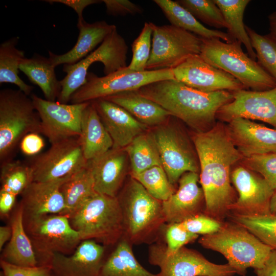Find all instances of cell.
Returning a JSON list of instances; mask_svg holds the SVG:
<instances>
[{"label":"cell","instance_id":"cell-1","mask_svg":"<svg viewBox=\"0 0 276 276\" xmlns=\"http://www.w3.org/2000/svg\"><path fill=\"white\" fill-rule=\"evenodd\" d=\"M221 125L196 133L193 143L199 162L204 214L224 222L237 199L231 185V168L243 157Z\"/></svg>","mask_w":276,"mask_h":276},{"label":"cell","instance_id":"cell-2","mask_svg":"<svg viewBox=\"0 0 276 276\" xmlns=\"http://www.w3.org/2000/svg\"><path fill=\"white\" fill-rule=\"evenodd\" d=\"M135 91L198 130L212 125L219 109L233 100L232 91L203 92L175 80L153 82Z\"/></svg>","mask_w":276,"mask_h":276},{"label":"cell","instance_id":"cell-3","mask_svg":"<svg viewBox=\"0 0 276 276\" xmlns=\"http://www.w3.org/2000/svg\"><path fill=\"white\" fill-rule=\"evenodd\" d=\"M117 197L123 216V237L132 245L152 244L157 240L166 223L162 202L131 176Z\"/></svg>","mask_w":276,"mask_h":276},{"label":"cell","instance_id":"cell-4","mask_svg":"<svg viewBox=\"0 0 276 276\" xmlns=\"http://www.w3.org/2000/svg\"><path fill=\"white\" fill-rule=\"evenodd\" d=\"M198 243L222 255L241 276H246L249 268H262L272 250L246 228L229 220L223 222L217 232L202 236Z\"/></svg>","mask_w":276,"mask_h":276},{"label":"cell","instance_id":"cell-5","mask_svg":"<svg viewBox=\"0 0 276 276\" xmlns=\"http://www.w3.org/2000/svg\"><path fill=\"white\" fill-rule=\"evenodd\" d=\"M82 241L93 240L105 246L123 237V216L117 197L96 193L67 216Z\"/></svg>","mask_w":276,"mask_h":276},{"label":"cell","instance_id":"cell-6","mask_svg":"<svg viewBox=\"0 0 276 276\" xmlns=\"http://www.w3.org/2000/svg\"><path fill=\"white\" fill-rule=\"evenodd\" d=\"M41 133V120L31 97L9 88L0 91V162L12 159L22 138Z\"/></svg>","mask_w":276,"mask_h":276},{"label":"cell","instance_id":"cell-7","mask_svg":"<svg viewBox=\"0 0 276 276\" xmlns=\"http://www.w3.org/2000/svg\"><path fill=\"white\" fill-rule=\"evenodd\" d=\"M200 56L207 63L222 70L253 91L274 88L276 81L256 60L244 53L238 40L223 42L220 39L201 38Z\"/></svg>","mask_w":276,"mask_h":276},{"label":"cell","instance_id":"cell-8","mask_svg":"<svg viewBox=\"0 0 276 276\" xmlns=\"http://www.w3.org/2000/svg\"><path fill=\"white\" fill-rule=\"evenodd\" d=\"M24 224L38 266H46L50 257L55 253L73 254L82 241L66 215L50 214L24 217Z\"/></svg>","mask_w":276,"mask_h":276},{"label":"cell","instance_id":"cell-9","mask_svg":"<svg viewBox=\"0 0 276 276\" xmlns=\"http://www.w3.org/2000/svg\"><path fill=\"white\" fill-rule=\"evenodd\" d=\"M127 43L116 28L86 57L75 64L63 65L66 75L60 80L61 89L57 101L62 104L70 101L72 95L85 83L88 69L94 62L103 64L105 75L127 66Z\"/></svg>","mask_w":276,"mask_h":276},{"label":"cell","instance_id":"cell-10","mask_svg":"<svg viewBox=\"0 0 276 276\" xmlns=\"http://www.w3.org/2000/svg\"><path fill=\"white\" fill-rule=\"evenodd\" d=\"M165 80H174L172 69L136 72L127 66L103 77L88 72L85 83L72 95L70 102H91Z\"/></svg>","mask_w":276,"mask_h":276},{"label":"cell","instance_id":"cell-11","mask_svg":"<svg viewBox=\"0 0 276 276\" xmlns=\"http://www.w3.org/2000/svg\"><path fill=\"white\" fill-rule=\"evenodd\" d=\"M150 24L152 47L146 71L173 69L189 57L200 55L201 37L171 25Z\"/></svg>","mask_w":276,"mask_h":276},{"label":"cell","instance_id":"cell-12","mask_svg":"<svg viewBox=\"0 0 276 276\" xmlns=\"http://www.w3.org/2000/svg\"><path fill=\"white\" fill-rule=\"evenodd\" d=\"M148 259L151 264L159 268V276H233L236 274L227 263H214L198 251L185 246L175 252L167 254L163 242L150 245Z\"/></svg>","mask_w":276,"mask_h":276},{"label":"cell","instance_id":"cell-13","mask_svg":"<svg viewBox=\"0 0 276 276\" xmlns=\"http://www.w3.org/2000/svg\"><path fill=\"white\" fill-rule=\"evenodd\" d=\"M78 137L52 144L45 152L33 156L29 163L33 181H47L72 175L87 165Z\"/></svg>","mask_w":276,"mask_h":276},{"label":"cell","instance_id":"cell-14","mask_svg":"<svg viewBox=\"0 0 276 276\" xmlns=\"http://www.w3.org/2000/svg\"><path fill=\"white\" fill-rule=\"evenodd\" d=\"M30 97L41 120V133L51 144L80 135L83 113L90 102L68 104L48 101L34 94Z\"/></svg>","mask_w":276,"mask_h":276},{"label":"cell","instance_id":"cell-15","mask_svg":"<svg viewBox=\"0 0 276 276\" xmlns=\"http://www.w3.org/2000/svg\"><path fill=\"white\" fill-rule=\"evenodd\" d=\"M152 134L158 151L162 166L173 186L185 173H198L196 158L179 131L170 126L157 128Z\"/></svg>","mask_w":276,"mask_h":276},{"label":"cell","instance_id":"cell-16","mask_svg":"<svg viewBox=\"0 0 276 276\" xmlns=\"http://www.w3.org/2000/svg\"><path fill=\"white\" fill-rule=\"evenodd\" d=\"M172 72L175 80L203 92L246 89L237 79L209 64L200 55L189 57Z\"/></svg>","mask_w":276,"mask_h":276},{"label":"cell","instance_id":"cell-17","mask_svg":"<svg viewBox=\"0 0 276 276\" xmlns=\"http://www.w3.org/2000/svg\"><path fill=\"white\" fill-rule=\"evenodd\" d=\"M231 179L238 196L229 213L270 214V200L275 190L262 176L245 167L239 166L232 171Z\"/></svg>","mask_w":276,"mask_h":276},{"label":"cell","instance_id":"cell-18","mask_svg":"<svg viewBox=\"0 0 276 276\" xmlns=\"http://www.w3.org/2000/svg\"><path fill=\"white\" fill-rule=\"evenodd\" d=\"M232 92L233 100L221 107L216 117L228 122L237 118L261 121L276 129V86L264 91Z\"/></svg>","mask_w":276,"mask_h":276},{"label":"cell","instance_id":"cell-19","mask_svg":"<svg viewBox=\"0 0 276 276\" xmlns=\"http://www.w3.org/2000/svg\"><path fill=\"white\" fill-rule=\"evenodd\" d=\"M106 246L93 240L82 241L71 255H52L46 264L55 276H99Z\"/></svg>","mask_w":276,"mask_h":276},{"label":"cell","instance_id":"cell-20","mask_svg":"<svg viewBox=\"0 0 276 276\" xmlns=\"http://www.w3.org/2000/svg\"><path fill=\"white\" fill-rule=\"evenodd\" d=\"M199 179L198 173H184L178 182V189L169 199L162 202L166 223H180L204 213V195L198 184Z\"/></svg>","mask_w":276,"mask_h":276},{"label":"cell","instance_id":"cell-21","mask_svg":"<svg viewBox=\"0 0 276 276\" xmlns=\"http://www.w3.org/2000/svg\"><path fill=\"white\" fill-rule=\"evenodd\" d=\"M243 157L276 153V129L251 120L237 118L228 122L226 128Z\"/></svg>","mask_w":276,"mask_h":276},{"label":"cell","instance_id":"cell-22","mask_svg":"<svg viewBox=\"0 0 276 276\" xmlns=\"http://www.w3.org/2000/svg\"><path fill=\"white\" fill-rule=\"evenodd\" d=\"M128 155L124 149L112 147L87 162L94 180L95 191L116 197L123 187L127 174Z\"/></svg>","mask_w":276,"mask_h":276},{"label":"cell","instance_id":"cell-23","mask_svg":"<svg viewBox=\"0 0 276 276\" xmlns=\"http://www.w3.org/2000/svg\"><path fill=\"white\" fill-rule=\"evenodd\" d=\"M113 142V148L124 149L147 126L118 105L104 99L91 102Z\"/></svg>","mask_w":276,"mask_h":276},{"label":"cell","instance_id":"cell-24","mask_svg":"<svg viewBox=\"0 0 276 276\" xmlns=\"http://www.w3.org/2000/svg\"><path fill=\"white\" fill-rule=\"evenodd\" d=\"M72 175L47 181L32 182L21 194L19 204L24 217L62 215L66 207L60 189Z\"/></svg>","mask_w":276,"mask_h":276},{"label":"cell","instance_id":"cell-25","mask_svg":"<svg viewBox=\"0 0 276 276\" xmlns=\"http://www.w3.org/2000/svg\"><path fill=\"white\" fill-rule=\"evenodd\" d=\"M79 36L71 50L63 54H55L49 51V58L56 67L61 64H74L85 57L117 27L105 21L88 23L85 20L78 21Z\"/></svg>","mask_w":276,"mask_h":276},{"label":"cell","instance_id":"cell-26","mask_svg":"<svg viewBox=\"0 0 276 276\" xmlns=\"http://www.w3.org/2000/svg\"><path fill=\"white\" fill-rule=\"evenodd\" d=\"M13 211L10 221L12 235L2 251L1 260L21 267L38 266L32 242L25 228L23 210L19 203Z\"/></svg>","mask_w":276,"mask_h":276},{"label":"cell","instance_id":"cell-27","mask_svg":"<svg viewBox=\"0 0 276 276\" xmlns=\"http://www.w3.org/2000/svg\"><path fill=\"white\" fill-rule=\"evenodd\" d=\"M78 138L87 161L103 154L113 147L112 140L91 102L83 112L81 132Z\"/></svg>","mask_w":276,"mask_h":276},{"label":"cell","instance_id":"cell-28","mask_svg":"<svg viewBox=\"0 0 276 276\" xmlns=\"http://www.w3.org/2000/svg\"><path fill=\"white\" fill-rule=\"evenodd\" d=\"M103 99L122 107L147 126L160 125L172 117L159 104L135 90L118 94Z\"/></svg>","mask_w":276,"mask_h":276},{"label":"cell","instance_id":"cell-29","mask_svg":"<svg viewBox=\"0 0 276 276\" xmlns=\"http://www.w3.org/2000/svg\"><path fill=\"white\" fill-rule=\"evenodd\" d=\"M55 68L49 58L38 54L30 58H25L19 65V70L31 83L40 87L45 99L50 101L57 100L61 89Z\"/></svg>","mask_w":276,"mask_h":276},{"label":"cell","instance_id":"cell-30","mask_svg":"<svg viewBox=\"0 0 276 276\" xmlns=\"http://www.w3.org/2000/svg\"><path fill=\"white\" fill-rule=\"evenodd\" d=\"M153 2L160 8L172 26L192 33L202 38H218L226 42L236 40L227 32L206 28L176 1L154 0Z\"/></svg>","mask_w":276,"mask_h":276},{"label":"cell","instance_id":"cell-31","mask_svg":"<svg viewBox=\"0 0 276 276\" xmlns=\"http://www.w3.org/2000/svg\"><path fill=\"white\" fill-rule=\"evenodd\" d=\"M132 245L122 237L106 258L99 276H159L141 265L132 251Z\"/></svg>","mask_w":276,"mask_h":276},{"label":"cell","instance_id":"cell-32","mask_svg":"<svg viewBox=\"0 0 276 276\" xmlns=\"http://www.w3.org/2000/svg\"><path fill=\"white\" fill-rule=\"evenodd\" d=\"M18 40L19 37H14L0 45V83L13 84L30 96L34 87L26 84L18 76L19 65L25 58L24 51L16 48Z\"/></svg>","mask_w":276,"mask_h":276},{"label":"cell","instance_id":"cell-33","mask_svg":"<svg viewBox=\"0 0 276 276\" xmlns=\"http://www.w3.org/2000/svg\"><path fill=\"white\" fill-rule=\"evenodd\" d=\"M220 9L227 24V33L234 39L243 43L248 55L253 60L257 59L250 38L245 30L243 19L245 10L249 0H214Z\"/></svg>","mask_w":276,"mask_h":276},{"label":"cell","instance_id":"cell-34","mask_svg":"<svg viewBox=\"0 0 276 276\" xmlns=\"http://www.w3.org/2000/svg\"><path fill=\"white\" fill-rule=\"evenodd\" d=\"M60 190L66 207L62 215L67 216L97 193L94 189L91 173L87 166L73 174L61 185Z\"/></svg>","mask_w":276,"mask_h":276},{"label":"cell","instance_id":"cell-35","mask_svg":"<svg viewBox=\"0 0 276 276\" xmlns=\"http://www.w3.org/2000/svg\"><path fill=\"white\" fill-rule=\"evenodd\" d=\"M124 149L130 160L131 176L155 166H162L152 133L145 132L139 135Z\"/></svg>","mask_w":276,"mask_h":276},{"label":"cell","instance_id":"cell-36","mask_svg":"<svg viewBox=\"0 0 276 276\" xmlns=\"http://www.w3.org/2000/svg\"><path fill=\"white\" fill-rule=\"evenodd\" d=\"M229 220L246 228L264 244L276 250V216L270 214L242 215L229 213Z\"/></svg>","mask_w":276,"mask_h":276},{"label":"cell","instance_id":"cell-37","mask_svg":"<svg viewBox=\"0 0 276 276\" xmlns=\"http://www.w3.org/2000/svg\"><path fill=\"white\" fill-rule=\"evenodd\" d=\"M1 190L21 195L33 182L31 169L27 163L10 159L1 163Z\"/></svg>","mask_w":276,"mask_h":276},{"label":"cell","instance_id":"cell-38","mask_svg":"<svg viewBox=\"0 0 276 276\" xmlns=\"http://www.w3.org/2000/svg\"><path fill=\"white\" fill-rule=\"evenodd\" d=\"M131 176L152 197L162 202L169 199L175 191L162 166H155Z\"/></svg>","mask_w":276,"mask_h":276},{"label":"cell","instance_id":"cell-39","mask_svg":"<svg viewBox=\"0 0 276 276\" xmlns=\"http://www.w3.org/2000/svg\"><path fill=\"white\" fill-rule=\"evenodd\" d=\"M258 63L276 81V39L270 34L261 35L245 25Z\"/></svg>","mask_w":276,"mask_h":276},{"label":"cell","instance_id":"cell-40","mask_svg":"<svg viewBox=\"0 0 276 276\" xmlns=\"http://www.w3.org/2000/svg\"><path fill=\"white\" fill-rule=\"evenodd\" d=\"M197 20L216 28H226L223 14L214 0H177Z\"/></svg>","mask_w":276,"mask_h":276},{"label":"cell","instance_id":"cell-41","mask_svg":"<svg viewBox=\"0 0 276 276\" xmlns=\"http://www.w3.org/2000/svg\"><path fill=\"white\" fill-rule=\"evenodd\" d=\"M152 29L150 22H145L138 37L132 44V56L128 67L136 72L146 71L151 51Z\"/></svg>","mask_w":276,"mask_h":276},{"label":"cell","instance_id":"cell-42","mask_svg":"<svg viewBox=\"0 0 276 276\" xmlns=\"http://www.w3.org/2000/svg\"><path fill=\"white\" fill-rule=\"evenodd\" d=\"M161 231L164 233V246L167 254L176 252L199 237L188 231L181 223H166Z\"/></svg>","mask_w":276,"mask_h":276},{"label":"cell","instance_id":"cell-43","mask_svg":"<svg viewBox=\"0 0 276 276\" xmlns=\"http://www.w3.org/2000/svg\"><path fill=\"white\" fill-rule=\"evenodd\" d=\"M243 162L245 167L260 174L276 189V153L244 157Z\"/></svg>","mask_w":276,"mask_h":276},{"label":"cell","instance_id":"cell-44","mask_svg":"<svg viewBox=\"0 0 276 276\" xmlns=\"http://www.w3.org/2000/svg\"><path fill=\"white\" fill-rule=\"evenodd\" d=\"M222 222L201 213L180 223L189 232L198 236H204L217 232L220 228Z\"/></svg>","mask_w":276,"mask_h":276},{"label":"cell","instance_id":"cell-45","mask_svg":"<svg viewBox=\"0 0 276 276\" xmlns=\"http://www.w3.org/2000/svg\"><path fill=\"white\" fill-rule=\"evenodd\" d=\"M3 276H55L52 269L46 266L21 267L1 260Z\"/></svg>","mask_w":276,"mask_h":276},{"label":"cell","instance_id":"cell-46","mask_svg":"<svg viewBox=\"0 0 276 276\" xmlns=\"http://www.w3.org/2000/svg\"><path fill=\"white\" fill-rule=\"evenodd\" d=\"M106 12L112 15H126L141 14L142 8L128 0H103Z\"/></svg>","mask_w":276,"mask_h":276},{"label":"cell","instance_id":"cell-47","mask_svg":"<svg viewBox=\"0 0 276 276\" xmlns=\"http://www.w3.org/2000/svg\"><path fill=\"white\" fill-rule=\"evenodd\" d=\"M44 147L43 139L36 133H31L21 140L19 147L25 155L33 156L37 155Z\"/></svg>","mask_w":276,"mask_h":276},{"label":"cell","instance_id":"cell-48","mask_svg":"<svg viewBox=\"0 0 276 276\" xmlns=\"http://www.w3.org/2000/svg\"><path fill=\"white\" fill-rule=\"evenodd\" d=\"M43 1L51 4L61 3L72 8L78 14V21L84 20L83 17V11L86 7L102 2L98 0H45Z\"/></svg>","mask_w":276,"mask_h":276},{"label":"cell","instance_id":"cell-49","mask_svg":"<svg viewBox=\"0 0 276 276\" xmlns=\"http://www.w3.org/2000/svg\"><path fill=\"white\" fill-rule=\"evenodd\" d=\"M16 196L11 192L0 190V213L2 217L9 216L15 207Z\"/></svg>","mask_w":276,"mask_h":276},{"label":"cell","instance_id":"cell-50","mask_svg":"<svg viewBox=\"0 0 276 276\" xmlns=\"http://www.w3.org/2000/svg\"><path fill=\"white\" fill-rule=\"evenodd\" d=\"M257 276H276V250L272 249L263 267L255 270Z\"/></svg>","mask_w":276,"mask_h":276},{"label":"cell","instance_id":"cell-51","mask_svg":"<svg viewBox=\"0 0 276 276\" xmlns=\"http://www.w3.org/2000/svg\"><path fill=\"white\" fill-rule=\"evenodd\" d=\"M12 235V229L10 226H1L0 227V250H3L5 244L9 241Z\"/></svg>","mask_w":276,"mask_h":276},{"label":"cell","instance_id":"cell-52","mask_svg":"<svg viewBox=\"0 0 276 276\" xmlns=\"http://www.w3.org/2000/svg\"><path fill=\"white\" fill-rule=\"evenodd\" d=\"M268 19L270 34L276 39V11L269 14Z\"/></svg>","mask_w":276,"mask_h":276},{"label":"cell","instance_id":"cell-53","mask_svg":"<svg viewBox=\"0 0 276 276\" xmlns=\"http://www.w3.org/2000/svg\"><path fill=\"white\" fill-rule=\"evenodd\" d=\"M269 210L271 215L276 216V189L270 198Z\"/></svg>","mask_w":276,"mask_h":276},{"label":"cell","instance_id":"cell-54","mask_svg":"<svg viewBox=\"0 0 276 276\" xmlns=\"http://www.w3.org/2000/svg\"></svg>","mask_w":276,"mask_h":276}]
</instances>
